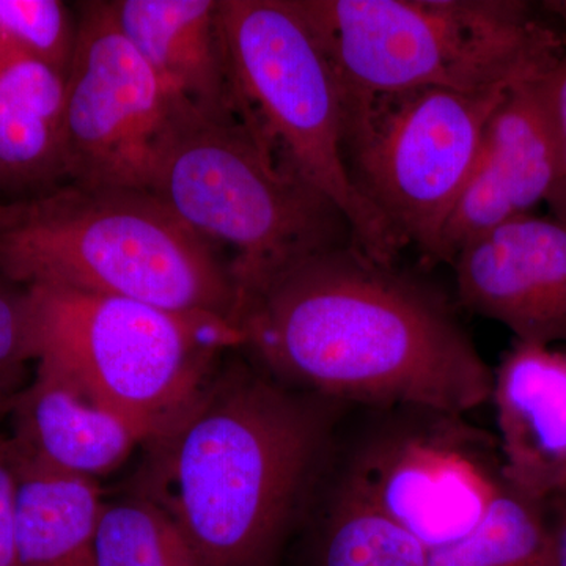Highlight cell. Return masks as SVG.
Segmentation results:
<instances>
[{"label": "cell", "instance_id": "obj_6", "mask_svg": "<svg viewBox=\"0 0 566 566\" xmlns=\"http://www.w3.org/2000/svg\"><path fill=\"white\" fill-rule=\"evenodd\" d=\"M25 289L35 374L125 417L147 444L196 403L226 354L244 346L243 331L219 316L61 286Z\"/></svg>", "mask_w": 566, "mask_h": 566}, {"label": "cell", "instance_id": "obj_23", "mask_svg": "<svg viewBox=\"0 0 566 566\" xmlns=\"http://www.w3.org/2000/svg\"><path fill=\"white\" fill-rule=\"evenodd\" d=\"M543 82L556 129L558 153L556 185L546 205L549 216L566 223V46L557 62L546 71Z\"/></svg>", "mask_w": 566, "mask_h": 566}, {"label": "cell", "instance_id": "obj_4", "mask_svg": "<svg viewBox=\"0 0 566 566\" xmlns=\"http://www.w3.org/2000/svg\"><path fill=\"white\" fill-rule=\"evenodd\" d=\"M342 91H502L566 46L521 0H292Z\"/></svg>", "mask_w": 566, "mask_h": 566}, {"label": "cell", "instance_id": "obj_15", "mask_svg": "<svg viewBox=\"0 0 566 566\" xmlns=\"http://www.w3.org/2000/svg\"><path fill=\"white\" fill-rule=\"evenodd\" d=\"M18 460L80 479L120 468L147 436L136 424L59 379L35 374L11 400Z\"/></svg>", "mask_w": 566, "mask_h": 566}, {"label": "cell", "instance_id": "obj_21", "mask_svg": "<svg viewBox=\"0 0 566 566\" xmlns=\"http://www.w3.org/2000/svg\"><path fill=\"white\" fill-rule=\"evenodd\" d=\"M77 14L59 0H0V46L69 74Z\"/></svg>", "mask_w": 566, "mask_h": 566}, {"label": "cell", "instance_id": "obj_9", "mask_svg": "<svg viewBox=\"0 0 566 566\" xmlns=\"http://www.w3.org/2000/svg\"><path fill=\"white\" fill-rule=\"evenodd\" d=\"M509 88L423 87L368 95L340 88L349 180L401 248L415 245L427 263L434 262L488 120Z\"/></svg>", "mask_w": 566, "mask_h": 566}, {"label": "cell", "instance_id": "obj_16", "mask_svg": "<svg viewBox=\"0 0 566 566\" xmlns=\"http://www.w3.org/2000/svg\"><path fill=\"white\" fill-rule=\"evenodd\" d=\"M65 96V74L0 46V203L69 182Z\"/></svg>", "mask_w": 566, "mask_h": 566}, {"label": "cell", "instance_id": "obj_26", "mask_svg": "<svg viewBox=\"0 0 566 566\" xmlns=\"http://www.w3.org/2000/svg\"><path fill=\"white\" fill-rule=\"evenodd\" d=\"M545 9L553 11L556 17L560 18L566 25V0H554V2H546Z\"/></svg>", "mask_w": 566, "mask_h": 566}, {"label": "cell", "instance_id": "obj_12", "mask_svg": "<svg viewBox=\"0 0 566 566\" xmlns=\"http://www.w3.org/2000/svg\"><path fill=\"white\" fill-rule=\"evenodd\" d=\"M458 303L515 340L566 346V223L526 214L475 238L450 263Z\"/></svg>", "mask_w": 566, "mask_h": 566}, {"label": "cell", "instance_id": "obj_17", "mask_svg": "<svg viewBox=\"0 0 566 566\" xmlns=\"http://www.w3.org/2000/svg\"><path fill=\"white\" fill-rule=\"evenodd\" d=\"M18 471V565L96 566V526L104 504L98 483L21 460Z\"/></svg>", "mask_w": 566, "mask_h": 566}, {"label": "cell", "instance_id": "obj_20", "mask_svg": "<svg viewBox=\"0 0 566 566\" xmlns=\"http://www.w3.org/2000/svg\"><path fill=\"white\" fill-rule=\"evenodd\" d=\"M95 553L96 566H202L174 517L140 494L104 502Z\"/></svg>", "mask_w": 566, "mask_h": 566}, {"label": "cell", "instance_id": "obj_25", "mask_svg": "<svg viewBox=\"0 0 566 566\" xmlns=\"http://www.w3.org/2000/svg\"><path fill=\"white\" fill-rule=\"evenodd\" d=\"M556 566H566V493L546 504Z\"/></svg>", "mask_w": 566, "mask_h": 566}, {"label": "cell", "instance_id": "obj_3", "mask_svg": "<svg viewBox=\"0 0 566 566\" xmlns=\"http://www.w3.org/2000/svg\"><path fill=\"white\" fill-rule=\"evenodd\" d=\"M0 271L22 286L125 297L237 326L241 311L227 256L148 189L66 182L0 203Z\"/></svg>", "mask_w": 566, "mask_h": 566}, {"label": "cell", "instance_id": "obj_24", "mask_svg": "<svg viewBox=\"0 0 566 566\" xmlns=\"http://www.w3.org/2000/svg\"><path fill=\"white\" fill-rule=\"evenodd\" d=\"M17 453L10 438L0 434V566H20L17 557Z\"/></svg>", "mask_w": 566, "mask_h": 566}, {"label": "cell", "instance_id": "obj_14", "mask_svg": "<svg viewBox=\"0 0 566 566\" xmlns=\"http://www.w3.org/2000/svg\"><path fill=\"white\" fill-rule=\"evenodd\" d=\"M115 21L163 84L218 120L240 117L219 0H117Z\"/></svg>", "mask_w": 566, "mask_h": 566}, {"label": "cell", "instance_id": "obj_7", "mask_svg": "<svg viewBox=\"0 0 566 566\" xmlns=\"http://www.w3.org/2000/svg\"><path fill=\"white\" fill-rule=\"evenodd\" d=\"M219 13L240 117L338 208L357 248L397 263L403 248L346 170L337 76L292 0H219Z\"/></svg>", "mask_w": 566, "mask_h": 566}, {"label": "cell", "instance_id": "obj_5", "mask_svg": "<svg viewBox=\"0 0 566 566\" xmlns=\"http://www.w3.org/2000/svg\"><path fill=\"white\" fill-rule=\"evenodd\" d=\"M148 191L227 256L241 305L285 268L354 243L338 208L243 118L218 120L186 103L175 114Z\"/></svg>", "mask_w": 566, "mask_h": 566}, {"label": "cell", "instance_id": "obj_18", "mask_svg": "<svg viewBox=\"0 0 566 566\" xmlns=\"http://www.w3.org/2000/svg\"><path fill=\"white\" fill-rule=\"evenodd\" d=\"M300 526L305 527V566H428L430 562V551L354 493L333 463Z\"/></svg>", "mask_w": 566, "mask_h": 566}, {"label": "cell", "instance_id": "obj_8", "mask_svg": "<svg viewBox=\"0 0 566 566\" xmlns=\"http://www.w3.org/2000/svg\"><path fill=\"white\" fill-rule=\"evenodd\" d=\"M331 463L430 553L472 534L505 482L495 436L427 406H348Z\"/></svg>", "mask_w": 566, "mask_h": 566}, {"label": "cell", "instance_id": "obj_13", "mask_svg": "<svg viewBox=\"0 0 566 566\" xmlns=\"http://www.w3.org/2000/svg\"><path fill=\"white\" fill-rule=\"evenodd\" d=\"M490 403L506 485L545 505L566 493V352L515 340Z\"/></svg>", "mask_w": 566, "mask_h": 566}, {"label": "cell", "instance_id": "obj_11", "mask_svg": "<svg viewBox=\"0 0 566 566\" xmlns=\"http://www.w3.org/2000/svg\"><path fill=\"white\" fill-rule=\"evenodd\" d=\"M543 76L517 82L495 106L474 167L447 219L434 263L547 202L556 185V129Z\"/></svg>", "mask_w": 566, "mask_h": 566}, {"label": "cell", "instance_id": "obj_27", "mask_svg": "<svg viewBox=\"0 0 566 566\" xmlns=\"http://www.w3.org/2000/svg\"><path fill=\"white\" fill-rule=\"evenodd\" d=\"M0 416H2V412H0Z\"/></svg>", "mask_w": 566, "mask_h": 566}, {"label": "cell", "instance_id": "obj_2", "mask_svg": "<svg viewBox=\"0 0 566 566\" xmlns=\"http://www.w3.org/2000/svg\"><path fill=\"white\" fill-rule=\"evenodd\" d=\"M348 405L219 365L196 403L148 442L137 493L174 517L202 566H275L333 457Z\"/></svg>", "mask_w": 566, "mask_h": 566}, {"label": "cell", "instance_id": "obj_22", "mask_svg": "<svg viewBox=\"0 0 566 566\" xmlns=\"http://www.w3.org/2000/svg\"><path fill=\"white\" fill-rule=\"evenodd\" d=\"M28 345V289L0 271V412L21 392Z\"/></svg>", "mask_w": 566, "mask_h": 566}, {"label": "cell", "instance_id": "obj_10", "mask_svg": "<svg viewBox=\"0 0 566 566\" xmlns=\"http://www.w3.org/2000/svg\"><path fill=\"white\" fill-rule=\"evenodd\" d=\"M182 103L126 39L111 2L80 3L66 74L69 182L148 189Z\"/></svg>", "mask_w": 566, "mask_h": 566}, {"label": "cell", "instance_id": "obj_19", "mask_svg": "<svg viewBox=\"0 0 566 566\" xmlns=\"http://www.w3.org/2000/svg\"><path fill=\"white\" fill-rule=\"evenodd\" d=\"M428 566H556L546 505L504 482L480 526Z\"/></svg>", "mask_w": 566, "mask_h": 566}, {"label": "cell", "instance_id": "obj_1", "mask_svg": "<svg viewBox=\"0 0 566 566\" xmlns=\"http://www.w3.org/2000/svg\"><path fill=\"white\" fill-rule=\"evenodd\" d=\"M241 352L275 381L348 406L468 416L493 370L446 294L349 243L307 256L245 296Z\"/></svg>", "mask_w": 566, "mask_h": 566}]
</instances>
